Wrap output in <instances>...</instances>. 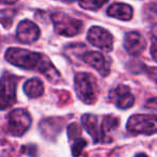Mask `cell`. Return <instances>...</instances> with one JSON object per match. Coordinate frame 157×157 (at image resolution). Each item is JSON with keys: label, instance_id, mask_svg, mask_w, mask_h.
<instances>
[{"label": "cell", "instance_id": "cell-1", "mask_svg": "<svg viewBox=\"0 0 157 157\" xmlns=\"http://www.w3.org/2000/svg\"><path fill=\"white\" fill-rule=\"evenodd\" d=\"M6 59L10 63L25 70L37 69L53 83L59 81L60 74L52 65L50 59L39 53L31 52L25 48H11L6 53Z\"/></svg>", "mask_w": 157, "mask_h": 157}, {"label": "cell", "instance_id": "cell-2", "mask_svg": "<svg viewBox=\"0 0 157 157\" xmlns=\"http://www.w3.org/2000/svg\"><path fill=\"white\" fill-rule=\"evenodd\" d=\"M74 88L80 100L86 105H94L97 100L98 86L95 78L90 73L80 72L74 78Z\"/></svg>", "mask_w": 157, "mask_h": 157}, {"label": "cell", "instance_id": "cell-3", "mask_svg": "<svg viewBox=\"0 0 157 157\" xmlns=\"http://www.w3.org/2000/svg\"><path fill=\"white\" fill-rule=\"evenodd\" d=\"M127 130L133 135H154L157 130L156 115L135 114L128 120Z\"/></svg>", "mask_w": 157, "mask_h": 157}, {"label": "cell", "instance_id": "cell-4", "mask_svg": "<svg viewBox=\"0 0 157 157\" xmlns=\"http://www.w3.org/2000/svg\"><path fill=\"white\" fill-rule=\"evenodd\" d=\"M52 22L54 24L55 30L59 35L66 37H74L80 33L82 29V22L74 17L67 15L61 12H56L52 15Z\"/></svg>", "mask_w": 157, "mask_h": 157}, {"label": "cell", "instance_id": "cell-5", "mask_svg": "<svg viewBox=\"0 0 157 157\" xmlns=\"http://www.w3.org/2000/svg\"><path fill=\"white\" fill-rule=\"evenodd\" d=\"M18 78L10 73H5L0 80V110H7L16 101V86Z\"/></svg>", "mask_w": 157, "mask_h": 157}, {"label": "cell", "instance_id": "cell-6", "mask_svg": "<svg viewBox=\"0 0 157 157\" xmlns=\"http://www.w3.org/2000/svg\"><path fill=\"white\" fill-rule=\"evenodd\" d=\"M31 116L26 110L15 109L8 116V131L14 137H21L29 129Z\"/></svg>", "mask_w": 157, "mask_h": 157}, {"label": "cell", "instance_id": "cell-7", "mask_svg": "<svg viewBox=\"0 0 157 157\" xmlns=\"http://www.w3.org/2000/svg\"><path fill=\"white\" fill-rule=\"evenodd\" d=\"M87 40L90 44L105 52H111L113 48V36L102 27H92L87 33Z\"/></svg>", "mask_w": 157, "mask_h": 157}, {"label": "cell", "instance_id": "cell-8", "mask_svg": "<svg viewBox=\"0 0 157 157\" xmlns=\"http://www.w3.org/2000/svg\"><path fill=\"white\" fill-rule=\"evenodd\" d=\"M40 29L31 21L24 20L18 24L16 30V38L21 43H33L39 39Z\"/></svg>", "mask_w": 157, "mask_h": 157}, {"label": "cell", "instance_id": "cell-9", "mask_svg": "<svg viewBox=\"0 0 157 157\" xmlns=\"http://www.w3.org/2000/svg\"><path fill=\"white\" fill-rule=\"evenodd\" d=\"M109 97L118 109H129L135 103V97L132 96L129 87L126 85H120L115 90H111Z\"/></svg>", "mask_w": 157, "mask_h": 157}, {"label": "cell", "instance_id": "cell-10", "mask_svg": "<svg viewBox=\"0 0 157 157\" xmlns=\"http://www.w3.org/2000/svg\"><path fill=\"white\" fill-rule=\"evenodd\" d=\"M82 58L88 66L96 69L100 73V75L107 76L110 73V63L107 61L105 57L101 53L85 52Z\"/></svg>", "mask_w": 157, "mask_h": 157}, {"label": "cell", "instance_id": "cell-11", "mask_svg": "<svg viewBox=\"0 0 157 157\" xmlns=\"http://www.w3.org/2000/svg\"><path fill=\"white\" fill-rule=\"evenodd\" d=\"M124 48L130 55L138 56L146 48V41L141 33L137 31H131L125 36Z\"/></svg>", "mask_w": 157, "mask_h": 157}, {"label": "cell", "instance_id": "cell-12", "mask_svg": "<svg viewBox=\"0 0 157 157\" xmlns=\"http://www.w3.org/2000/svg\"><path fill=\"white\" fill-rule=\"evenodd\" d=\"M107 14L111 17L122 21H129L132 17V8L126 3H114L108 8Z\"/></svg>", "mask_w": 157, "mask_h": 157}, {"label": "cell", "instance_id": "cell-13", "mask_svg": "<svg viewBox=\"0 0 157 157\" xmlns=\"http://www.w3.org/2000/svg\"><path fill=\"white\" fill-rule=\"evenodd\" d=\"M82 124L85 127V129L87 130V132L92 136V138L94 139V142H100L101 141V132L100 128L98 126V120H97L96 115L93 114H84L81 118Z\"/></svg>", "mask_w": 157, "mask_h": 157}, {"label": "cell", "instance_id": "cell-14", "mask_svg": "<svg viewBox=\"0 0 157 157\" xmlns=\"http://www.w3.org/2000/svg\"><path fill=\"white\" fill-rule=\"evenodd\" d=\"M63 126V121L61 122L60 118H48V120L42 121L40 124V130L44 137H56L61 130Z\"/></svg>", "mask_w": 157, "mask_h": 157}, {"label": "cell", "instance_id": "cell-15", "mask_svg": "<svg viewBox=\"0 0 157 157\" xmlns=\"http://www.w3.org/2000/svg\"><path fill=\"white\" fill-rule=\"evenodd\" d=\"M24 92L29 98H37L42 96L44 93L43 83L39 78H30L25 83Z\"/></svg>", "mask_w": 157, "mask_h": 157}, {"label": "cell", "instance_id": "cell-16", "mask_svg": "<svg viewBox=\"0 0 157 157\" xmlns=\"http://www.w3.org/2000/svg\"><path fill=\"white\" fill-rule=\"evenodd\" d=\"M120 125V120L116 116L113 115H108L105 117L102 124L100 126V132H101V141L105 142V139H110L108 137V133L111 131L115 130Z\"/></svg>", "mask_w": 157, "mask_h": 157}, {"label": "cell", "instance_id": "cell-17", "mask_svg": "<svg viewBox=\"0 0 157 157\" xmlns=\"http://www.w3.org/2000/svg\"><path fill=\"white\" fill-rule=\"evenodd\" d=\"M107 1L108 0H78L80 6H81L83 9L92 10V11L100 9Z\"/></svg>", "mask_w": 157, "mask_h": 157}, {"label": "cell", "instance_id": "cell-18", "mask_svg": "<svg viewBox=\"0 0 157 157\" xmlns=\"http://www.w3.org/2000/svg\"><path fill=\"white\" fill-rule=\"evenodd\" d=\"M13 147L12 144L0 133V157H8L12 154Z\"/></svg>", "mask_w": 157, "mask_h": 157}, {"label": "cell", "instance_id": "cell-19", "mask_svg": "<svg viewBox=\"0 0 157 157\" xmlns=\"http://www.w3.org/2000/svg\"><path fill=\"white\" fill-rule=\"evenodd\" d=\"M86 144H87V142L84 139H80V138L75 139V142H74L73 145H72V155H73L74 157L80 156V155L82 154V152H83L84 147L86 146Z\"/></svg>", "mask_w": 157, "mask_h": 157}, {"label": "cell", "instance_id": "cell-20", "mask_svg": "<svg viewBox=\"0 0 157 157\" xmlns=\"http://www.w3.org/2000/svg\"><path fill=\"white\" fill-rule=\"evenodd\" d=\"M81 133H82V128L78 123H72L71 125H69V127H68V137H69V139L72 140L78 139Z\"/></svg>", "mask_w": 157, "mask_h": 157}, {"label": "cell", "instance_id": "cell-21", "mask_svg": "<svg viewBox=\"0 0 157 157\" xmlns=\"http://www.w3.org/2000/svg\"><path fill=\"white\" fill-rule=\"evenodd\" d=\"M155 48H156V41H155V39L153 40V43H152V57L153 59H156V52H155Z\"/></svg>", "mask_w": 157, "mask_h": 157}, {"label": "cell", "instance_id": "cell-22", "mask_svg": "<svg viewBox=\"0 0 157 157\" xmlns=\"http://www.w3.org/2000/svg\"><path fill=\"white\" fill-rule=\"evenodd\" d=\"M17 0H0V3H5V5H12L15 3Z\"/></svg>", "mask_w": 157, "mask_h": 157}, {"label": "cell", "instance_id": "cell-23", "mask_svg": "<svg viewBox=\"0 0 157 157\" xmlns=\"http://www.w3.org/2000/svg\"><path fill=\"white\" fill-rule=\"evenodd\" d=\"M136 157H148V156L146 154H144V153H140V154L136 155Z\"/></svg>", "mask_w": 157, "mask_h": 157}, {"label": "cell", "instance_id": "cell-24", "mask_svg": "<svg viewBox=\"0 0 157 157\" xmlns=\"http://www.w3.org/2000/svg\"><path fill=\"white\" fill-rule=\"evenodd\" d=\"M63 1H66V2H73L74 0H63Z\"/></svg>", "mask_w": 157, "mask_h": 157}]
</instances>
